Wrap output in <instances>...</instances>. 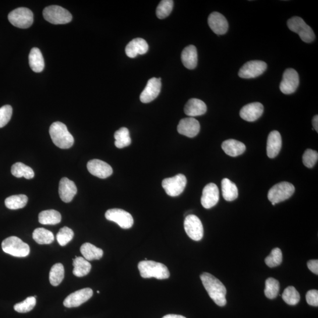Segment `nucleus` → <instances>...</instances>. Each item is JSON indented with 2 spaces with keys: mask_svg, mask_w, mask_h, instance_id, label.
Wrapping results in <instances>:
<instances>
[{
  "mask_svg": "<svg viewBox=\"0 0 318 318\" xmlns=\"http://www.w3.org/2000/svg\"><path fill=\"white\" fill-rule=\"evenodd\" d=\"M267 69V63L259 60L247 62L239 70V76L242 79H253L261 75Z\"/></svg>",
  "mask_w": 318,
  "mask_h": 318,
  "instance_id": "nucleus-12",
  "label": "nucleus"
},
{
  "mask_svg": "<svg viewBox=\"0 0 318 318\" xmlns=\"http://www.w3.org/2000/svg\"><path fill=\"white\" fill-rule=\"evenodd\" d=\"M12 175L16 178H20L24 177L27 179H33L34 176V172L29 166L23 164V163H16L12 166L11 170Z\"/></svg>",
  "mask_w": 318,
  "mask_h": 318,
  "instance_id": "nucleus-32",
  "label": "nucleus"
},
{
  "mask_svg": "<svg viewBox=\"0 0 318 318\" xmlns=\"http://www.w3.org/2000/svg\"><path fill=\"white\" fill-rule=\"evenodd\" d=\"M93 295L91 288H84L71 293L64 300L63 305L67 307H76L82 305L89 300Z\"/></svg>",
  "mask_w": 318,
  "mask_h": 318,
  "instance_id": "nucleus-14",
  "label": "nucleus"
},
{
  "mask_svg": "<svg viewBox=\"0 0 318 318\" xmlns=\"http://www.w3.org/2000/svg\"><path fill=\"white\" fill-rule=\"evenodd\" d=\"M288 27L290 30L299 35L301 40L307 43L312 42L315 35L313 31L308 25L299 17H293L287 22Z\"/></svg>",
  "mask_w": 318,
  "mask_h": 318,
  "instance_id": "nucleus-6",
  "label": "nucleus"
},
{
  "mask_svg": "<svg viewBox=\"0 0 318 318\" xmlns=\"http://www.w3.org/2000/svg\"><path fill=\"white\" fill-rule=\"evenodd\" d=\"M306 299L309 305L318 306V291L317 290H310L307 292Z\"/></svg>",
  "mask_w": 318,
  "mask_h": 318,
  "instance_id": "nucleus-45",
  "label": "nucleus"
},
{
  "mask_svg": "<svg viewBox=\"0 0 318 318\" xmlns=\"http://www.w3.org/2000/svg\"><path fill=\"white\" fill-rule=\"evenodd\" d=\"M184 228L190 239L199 241L203 237V227L199 218L196 215L187 216L184 222Z\"/></svg>",
  "mask_w": 318,
  "mask_h": 318,
  "instance_id": "nucleus-11",
  "label": "nucleus"
},
{
  "mask_svg": "<svg viewBox=\"0 0 318 318\" xmlns=\"http://www.w3.org/2000/svg\"><path fill=\"white\" fill-rule=\"evenodd\" d=\"M77 192V187L72 180L63 178L60 180L59 193L60 198L64 202L69 203L73 199Z\"/></svg>",
  "mask_w": 318,
  "mask_h": 318,
  "instance_id": "nucleus-21",
  "label": "nucleus"
},
{
  "mask_svg": "<svg viewBox=\"0 0 318 318\" xmlns=\"http://www.w3.org/2000/svg\"><path fill=\"white\" fill-rule=\"evenodd\" d=\"M80 252L88 261L99 260L103 256V251L90 243H85L80 247Z\"/></svg>",
  "mask_w": 318,
  "mask_h": 318,
  "instance_id": "nucleus-28",
  "label": "nucleus"
},
{
  "mask_svg": "<svg viewBox=\"0 0 318 318\" xmlns=\"http://www.w3.org/2000/svg\"><path fill=\"white\" fill-rule=\"evenodd\" d=\"M162 318H186V317L182 315H179V314H167V315H165Z\"/></svg>",
  "mask_w": 318,
  "mask_h": 318,
  "instance_id": "nucleus-48",
  "label": "nucleus"
},
{
  "mask_svg": "<svg viewBox=\"0 0 318 318\" xmlns=\"http://www.w3.org/2000/svg\"><path fill=\"white\" fill-rule=\"evenodd\" d=\"M174 2L172 0H163L158 5L156 16L159 19H164L172 12Z\"/></svg>",
  "mask_w": 318,
  "mask_h": 318,
  "instance_id": "nucleus-39",
  "label": "nucleus"
},
{
  "mask_svg": "<svg viewBox=\"0 0 318 318\" xmlns=\"http://www.w3.org/2000/svg\"><path fill=\"white\" fill-rule=\"evenodd\" d=\"M35 305H36L35 297L30 296L22 302L16 304L14 306V309L17 312L27 313L33 310Z\"/></svg>",
  "mask_w": 318,
  "mask_h": 318,
  "instance_id": "nucleus-40",
  "label": "nucleus"
},
{
  "mask_svg": "<svg viewBox=\"0 0 318 318\" xmlns=\"http://www.w3.org/2000/svg\"><path fill=\"white\" fill-rule=\"evenodd\" d=\"M162 87L161 79L153 77L148 81L146 86L141 92L140 100L143 103H148L156 98L160 94Z\"/></svg>",
  "mask_w": 318,
  "mask_h": 318,
  "instance_id": "nucleus-15",
  "label": "nucleus"
},
{
  "mask_svg": "<svg viewBox=\"0 0 318 318\" xmlns=\"http://www.w3.org/2000/svg\"><path fill=\"white\" fill-rule=\"evenodd\" d=\"M115 146L119 148H123L129 146L132 143L130 136V132L126 127H122L117 130L115 133Z\"/></svg>",
  "mask_w": 318,
  "mask_h": 318,
  "instance_id": "nucleus-34",
  "label": "nucleus"
},
{
  "mask_svg": "<svg viewBox=\"0 0 318 318\" xmlns=\"http://www.w3.org/2000/svg\"><path fill=\"white\" fill-rule=\"evenodd\" d=\"M295 187L287 182H282L275 185L269 190L268 199L275 204L289 199L295 192Z\"/></svg>",
  "mask_w": 318,
  "mask_h": 318,
  "instance_id": "nucleus-7",
  "label": "nucleus"
},
{
  "mask_svg": "<svg viewBox=\"0 0 318 318\" xmlns=\"http://www.w3.org/2000/svg\"><path fill=\"white\" fill-rule=\"evenodd\" d=\"M312 124L313 128L318 132V116L317 115L314 116L312 120Z\"/></svg>",
  "mask_w": 318,
  "mask_h": 318,
  "instance_id": "nucleus-47",
  "label": "nucleus"
},
{
  "mask_svg": "<svg viewBox=\"0 0 318 318\" xmlns=\"http://www.w3.org/2000/svg\"><path fill=\"white\" fill-rule=\"evenodd\" d=\"M219 200V191L215 183L208 184L204 187L202 196L201 197V203L205 208L213 207L218 203Z\"/></svg>",
  "mask_w": 318,
  "mask_h": 318,
  "instance_id": "nucleus-17",
  "label": "nucleus"
},
{
  "mask_svg": "<svg viewBox=\"0 0 318 318\" xmlns=\"http://www.w3.org/2000/svg\"><path fill=\"white\" fill-rule=\"evenodd\" d=\"M200 129L199 122L193 118L182 119L178 126V132L180 134L190 138L196 136Z\"/></svg>",
  "mask_w": 318,
  "mask_h": 318,
  "instance_id": "nucleus-19",
  "label": "nucleus"
},
{
  "mask_svg": "<svg viewBox=\"0 0 318 318\" xmlns=\"http://www.w3.org/2000/svg\"><path fill=\"white\" fill-rule=\"evenodd\" d=\"M138 269L143 278H154L162 280L170 277V272L167 267L155 261H141L138 264Z\"/></svg>",
  "mask_w": 318,
  "mask_h": 318,
  "instance_id": "nucleus-3",
  "label": "nucleus"
},
{
  "mask_svg": "<svg viewBox=\"0 0 318 318\" xmlns=\"http://www.w3.org/2000/svg\"><path fill=\"white\" fill-rule=\"evenodd\" d=\"M264 111L263 105L259 102H252L242 108L240 116L247 122H252L260 118Z\"/></svg>",
  "mask_w": 318,
  "mask_h": 318,
  "instance_id": "nucleus-18",
  "label": "nucleus"
},
{
  "mask_svg": "<svg viewBox=\"0 0 318 318\" xmlns=\"http://www.w3.org/2000/svg\"><path fill=\"white\" fill-rule=\"evenodd\" d=\"M74 237V232L68 227H63L60 229L57 234V240L59 245L65 246L72 240Z\"/></svg>",
  "mask_w": 318,
  "mask_h": 318,
  "instance_id": "nucleus-42",
  "label": "nucleus"
},
{
  "mask_svg": "<svg viewBox=\"0 0 318 318\" xmlns=\"http://www.w3.org/2000/svg\"><path fill=\"white\" fill-rule=\"evenodd\" d=\"M87 168L92 175L100 179L109 178L113 174V169L111 166L98 159H93L88 162Z\"/></svg>",
  "mask_w": 318,
  "mask_h": 318,
  "instance_id": "nucleus-16",
  "label": "nucleus"
},
{
  "mask_svg": "<svg viewBox=\"0 0 318 318\" xmlns=\"http://www.w3.org/2000/svg\"><path fill=\"white\" fill-rule=\"evenodd\" d=\"M42 14L45 20L53 24H65L72 20V15L69 11L58 6L45 7Z\"/></svg>",
  "mask_w": 318,
  "mask_h": 318,
  "instance_id": "nucleus-5",
  "label": "nucleus"
},
{
  "mask_svg": "<svg viewBox=\"0 0 318 318\" xmlns=\"http://www.w3.org/2000/svg\"><path fill=\"white\" fill-rule=\"evenodd\" d=\"M309 270L312 271L313 274L318 275V260H310L307 263Z\"/></svg>",
  "mask_w": 318,
  "mask_h": 318,
  "instance_id": "nucleus-46",
  "label": "nucleus"
},
{
  "mask_svg": "<svg viewBox=\"0 0 318 318\" xmlns=\"http://www.w3.org/2000/svg\"><path fill=\"white\" fill-rule=\"evenodd\" d=\"M2 246L4 252L15 257H26L30 252V246L16 236L4 240Z\"/></svg>",
  "mask_w": 318,
  "mask_h": 318,
  "instance_id": "nucleus-4",
  "label": "nucleus"
},
{
  "mask_svg": "<svg viewBox=\"0 0 318 318\" xmlns=\"http://www.w3.org/2000/svg\"><path fill=\"white\" fill-rule=\"evenodd\" d=\"M181 59L183 65L187 69H195L197 65V51L195 46L190 45L184 48Z\"/></svg>",
  "mask_w": 318,
  "mask_h": 318,
  "instance_id": "nucleus-25",
  "label": "nucleus"
},
{
  "mask_svg": "<svg viewBox=\"0 0 318 318\" xmlns=\"http://www.w3.org/2000/svg\"><path fill=\"white\" fill-rule=\"evenodd\" d=\"M279 282L277 279L270 278L265 282L264 294L268 298L273 299L277 298L279 291Z\"/></svg>",
  "mask_w": 318,
  "mask_h": 318,
  "instance_id": "nucleus-37",
  "label": "nucleus"
},
{
  "mask_svg": "<svg viewBox=\"0 0 318 318\" xmlns=\"http://www.w3.org/2000/svg\"><path fill=\"white\" fill-rule=\"evenodd\" d=\"M61 220V214L55 210L42 211L38 215V221L42 225H55L59 224Z\"/></svg>",
  "mask_w": 318,
  "mask_h": 318,
  "instance_id": "nucleus-31",
  "label": "nucleus"
},
{
  "mask_svg": "<svg viewBox=\"0 0 318 318\" xmlns=\"http://www.w3.org/2000/svg\"><path fill=\"white\" fill-rule=\"evenodd\" d=\"M282 137L277 130L272 131L269 134L267 141V155L270 158L277 157L282 147Z\"/></svg>",
  "mask_w": 318,
  "mask_h": 318,
  "instance_id": "nucleus-23",
  "label": "nucleus"
},
{
  "mask_svg": "<svg viewBox=\"0 0 318 318\" xmlns=\"http://www.w3.org/2000/svg\"><path fill=\"white\" fill-rule=\"evenodd\" d=\"M49 133L53 143L56 146L62 149L72 147L74 142V137L65 124L60 122L53 123L49 127Z\"/></svg>",
  "mask_w": 318,
  "mask_h": 318,
  "instance_id": "nucleus-2",
  "label": "nucleus"
},
{
  "mask_svg": "<svg viewBox=\"0 0 318 318\" xmlns=\"http://www.w3.org/2000/svg\"><path fill=\"white\" fill-rule=\"evenodd\" d=\"M29 65L35 73H41L44 68V60L40 49L34 47L31 49L29 57Z\"/></svg>",
  "mask_w": 318,
  "mask_h": 318,
  "instance_id": "nucleus-27",
  "label": "nucleus"
},
{
  "mask_svg": "<svg viewBox=\"0 0 318 318\" xmlns=\"http://www.w3.org/2000/svg\"><path fill=\"white\" fill-rule=\"evenodd\" d=\"M11 24L20 28H27L33 23L34 16L30 9L20 7L10 12L8 16Z\"/></svg>",
  "mask_w": 318,
  "mask_h": 318,
  "instance_id": "nucleus-8",
  "label": "nucleus"
},
{
  "mask_svg": "<svg viewBox=\"0 0 318 318\" xmlns=\"http://www.w3.org/2000/svg\"><path fill=\"white\" fill-rule=\"evenodd\" d=\"M200 279L210 298L219 306L226 304V295L227 293L225 286L214 275L204 272L200 275Z\"/></svg>",
  "mask_w": 318,
  "mask_h": 318,
  "instance_id": "nucleus-1",
  "label": "nucleus"
},
{
  "mask_svg": "<svg viewBox=\"0 0 318 318\" xmlns=\"http://www.w3.org/2000/svg\"><path fill=\"white\" fill-rule=\"evenodd\" d=\"M28 197L24 194L11 196L5 200L6 206L11 210H17L26 206Z\"/></svg>",
  "mask_w": 318,
  "mask_h": 318,
  "instance_id": "nucleus-35",
  "label": "nucleus"
},
{
  "mask_svg": "<svg viewBox=\"0 0 318 318\" xmlns=\"http://www.w3.org/2000/svg\"><path fill=\"white\" fill-rule=\"evenodd\" d=\"M105 217L109 221L114 222L120 228L127 229L132 227L134 220L132 216L120 208H112L105 212Z\"/></svg>",
  "mask_w": 318,
  "mask_h": 318,
  "instance_id": "nucleus-10",
  "label": "nucleus"
},
{
  "mask_svg": "<svg viewBox=\"0 0 318 318\" xmlns=\"http://www.w3.org/2000/svg\"><path fill=\"white\" fill-rule=\"evenodd\" d=\"M73 260L74 275L77 277H83L89 274L91 269V265L89 261L83 257L77 256Z\"/></svg>",
  "mask_w": 318,
  "mask_h": 318,
  "instance_id": "nucleus-30",
  "label": "nucleus"
},
{
  "mask_svg": "<svg viewBox=\"0 0 318 318\" xmlns=\"http://www.w3.org/2000/svg\"><path fill=\"white\" fill-rule=\"evenodd\" d=\"M269 267L274 268L280 265L282 261V253L279 248H275L264 260Z\"/></svg>",
  "mask_w": 318,
  "mask_h": 318,
  "instance_id": "nucleus-41",
  "label": "nucleus"
},
{
  "mask_svg": "<svg viewBox=\"0 0 318 318\" xmlns=\"http://www.w3.org/2000/svg\"><path fill=\"white\" fill-rule=\"evenodd\" d=\"M208 24L211 30L218 35L225 34L228 31V21L224 16L218 12L210 14L208 17Z\"/></svg>",
  "mask_w": 318,
  "mask_h": 318,
  "instance_id": "nucleus-20",
  "label": "nucleus"
},
{
  "mask_svg": "<svg viewBox=\"0 0 318 318\" xmlns=\"http://www.w3.org/2000/svg\"><path fill=\"white\" fill-rule=\"evenodd\" d=\"M97 293H100V291H97Z\"/></svg>",
  "mask_w": 318,
  "mask_h": 318,
  "instance_id": "nucleus-49",
  "label": "nucleus"
},
{
  "mask_svg": "<svg viewBox=\"0 0 318 318\" xmlns=\"http://www.w3.org/2000/svg\"><path fill=\"white\" fill-rule=\"evenodd\" d=\"M13 114V109L10 105L0 108V128L5 127L10 122Z\"/></svg>",
  "mask_w": 318,
  "mask_h": 318,
  "instance_id": "nucleus-44",
  "label": "nucleus"
},
{
  "mask_svg": "<svg viewBox=\"0 0 318 318\" xmlns=\"http://www.w3.org/2000/svg\"><path fill=\"white\" fill-rule=\"evenodd\" d=\"M184 111L186 115L193 118L205 114L207 111V106L199 99L191 98L187 102Z\"/></svg>",
  "mask_w": 318,
  "mask_h": 318,
  "instance_id": "nucleus-24",
  "label": "nucleus"
},
{
  "mask_svg": "<svg viewBox=\"0 0 318 318\" xmlns=\"http://www.w3.org/2000/svg\"><path fill=\"white\" fill-rule=\"evenodd\" d=\"M299 84L298 73L293 69H288L283 74L280 84V90L282 93L291 94L296 90Z\"/></svg>",
  "mask_w": 318,
  "mask_h": 318,
  "instance_id": "nucleus-13",
  "label": "nucleus"
},
{
  "mask_svg": "<svg viewBox=\"0 0 318 318\" xmlns=\"http://www.w3.org/2000/svg\"><path fill=\"white\" fill-rule=\"evenodd\" d=\"M186 184V176L183 174H179L172 178H166L163 180L162 187L168 195L176 197L183 193Z\"/></svg>",
  "mask_w": 318,
  "mask_h": 318,
  "instance_id": "nucleus-9",
  "label": "nucleus"
},
{
  "mask_svg": "<svg viewBox=\"0 0 318 318\" xmlns=\"http://www.w3.org/2000/svg\"><path fill=\"white\" fill-rule=\"evenodd\" d=\"M318 159V153L316 151L312 149H307L303 155V164L308 168H312Z\"/></svg>",
  "mask_w": 318,
  "mask_h": 318,
  "instance_id": "nucleus-43",
  "label": "nucleus"
},
{
  "mask_svg": "<svg viewBox=\"0 0 318 318\" xmlns=\"http://www.w3.org/2000/svg\"><path fill=\"white\" fill-rule=\"evenodd\" d=\"M65 277V268L62 263H56L52 267L49 274V280L50 284L57 286L61 284Z\"/></svg>",
  "mask_w": 318,
  "mask_h": 318,
  "instance_id": "nucleus-36",
  "label": "nucleus"
},
{
  "mask_svg": "<svg viewBox=\"0 0 318 318\" xmlns=\"http://www.w3.org/2000/svg\"><path fill=\"white\" fill-rule=\"evenodd\" d=\"M282 299L289 305H295L300 300V294L295 287L289 286L285 289Z\"/></svg>",
  "mask_w": 318,
  "mask_h": 318,
  "instance_id": "nucleus-38",
  "label": "nucleus"
},
{
  "mask_svg": "<svg viewBox=\"0 0 318 318\" xmlns=\"http://www.w3.org/2000/svg\"><path fill=\"white\" fill-rule=\"evenodd\" d=\"M222 148L226 154L232 157L238 156L246 150L245 144L234 139H229L224 141L222 144Z\"/></svg>",
  "mask_w": 318,
  "mask_h": 318,
  "instance_id": "nucleus-26",
  "label": "nucleus"
},
{
  "mask_svg": "<svg viewBox=\"0 0 318 318\" xmlns=\"http://www.w3.org/2000/svg\"><path fill=\"white\" fill-rule=\"evenodd\" d=\"M222 191L223 197L228 201L235 200L238 197V190L235 184L227 178L222 180Z\"/></svg>",
  "mask_w": 318,
  "mask_h": 318,
  "instance_id": "nucleus-29",
  "label": "nucleus"
},
{
  "mask_svg": "<svg viewBox=\"0 0 318 318\" xmlns=\"http://www.w3.org/2000/svg\"><path fill=\"white\" fill-rule=\"evenodd\" d=\"M33 238L40 245H48L55 240L53 233L44 228L35 229L33 233Z\"/></svg>",
  "mask_w": 318,
  "mask_h": 318,
  "instance_id": "nucleus-33",
  "label": "nucleus"
},
{
  "mask_svg": "<svg viewBox=\"0 0 318 318\" xmlns=\"http://www.w3.org/2000/svg\"><path fill=\"white\" fill-rule=\"evenodd\" d=\"M148 49L147 42L144 39L136 38L133 39L126 45L125 52L130 58H134L137 55L146 54Z\"/></svg>",
  "mask_w": 318,
  "mask_h": 318,
  "instance_id": "nucleus-22",
  "label": "nucleus"
}]
</instances>
